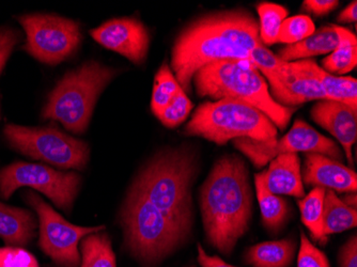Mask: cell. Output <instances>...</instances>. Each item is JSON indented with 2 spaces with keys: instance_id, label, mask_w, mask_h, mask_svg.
Masks as SVG:
<instances>
[{
  "instance_id": "cell-28",
  "label": "cell",
  "mask_w": 357,
  "mask_h": 267,
  "mask_svg": "<svg viewBox=\"0 0 357 267\" xmlns=\"http://www.w3.org/2000/svg\"><path fill=\"white\" fill-rule=\"evenodd\" d=\"M180 88L169 66L164 63L156 73L152 90L151 109L158 118L169 105Z\"/></svg>"
},
{
  "instance_id": "cell-8",
  "label": "cell",
  "mask_w": 357,
  "mask_h": 267,
  "mask_svg": "<svg viewBox=\"0 0 357 267\" xmlns=\"http://www.w3.org/2000/svg\"><path fill=\"white\" fill-rule=\"evenodd\" d=\"M3 132L8 144L16 151L61 169H84L89 160V146L85 142L57 128L7 124Z\"/></svg>"
},
{
  "instance_id": "cell-9",
  "label": "cell",
  "mask_w": 357,
  "mask_h": 267,
  "mask_svg": "<svg viewBox=\"0 0 357 267\" xmlns=\"http://www.w3.org/2000/svg\"><path fill=\"white\" fill-rule=\"evenodd\" d=\"M82 178L41 164L16 162L0 170V197L9 199L17 188L28 186L45 194L57 208L71 212Z\"/></svg>"
},
{
  "instance_id": "cell-36",
  "label": "cell",
  "mask_w": 357,
  "mask_h": 267,
  "mask_svg": "<svg viewBox=\"0 0 357 267\" xmlns=\"http://www.w3.org/2000/svg\"><path fill=\"white\" fill-rule=\"evenodd\" d=\"M198 262L202 267H236L222 261L216 256H208L206 254L202 245H198Z\"/></svg>"
},
{
  "instance_id": "cell-10",
  "label": "cell",
  "mask_w": 357,
  "mask_h": 267,
  "mask_svg": "<svg viewBox=\"0 0 357 267\" xmlns=\"http://www.w3.org/2000/svg\"><path fill=\"white\" fill-rule=\"evenodd\" d=\"M19 22L26 32L24 49L43 63L55 64L71 57L82 41L79 25L51 14H27Z\"/></svg>"
},
{
  "instance_id": "cell-12",
  "label": "cell",
  "mask_w": 357,
  "mask_h": 267,
  "mask_svg": "<svg viewBox=\"0 0 357 267\" xmlns=\"http://www.w3.org/2000/svg\"><path fill=\"white\" fill-rule=\"evenodd\" d=\"M232 142L234 146L248 156L257 168L266 166L280 154L298 152L322 154L338 162H342L344 158V154L336 142L323 136L301 119H296L294 126L280 139L274 138L266 142H258L250 138H238Z\"/></svg>"
},
{
  "instance_id": "cell-19",
  "label": "cell",
  "mask_w": 357,
  "mask_h": 267,
  "mask_svg": "<svg viewBox=\"0 0 357 267\" xmlns=\"http://www.w3.org/2000/svg\"><path fill=\"white\" fill-rule=\"evenodd\" d=\"M38 224L29 211L0 202V238L10 246L25 247L36 236Z\"/></svg>"
},
{
  "instance_id": "cell-25",
  "label": "cell",
  "mask_w": 357,
  "mask_h": 267,
  "mask_svg": "<svg viewBox=\"0 0 357 267\" xmlns=\"http://www.w3.org/2000/svg\"><path fill=\"white\" fill-rule=\"evenodd\" d=\"M82 266L116 267V257L112 242L106 233H92L80 244Z\"/></svg>"
},
{
  "instance_id": "cell-30",
  "label": "cell",
  "mask_w": 357,
  "mask_h": 267,
  "mask_svg": "<svg viewBox=\"0 0 357 267\" xmlns=\"http://www.w3.org/2000/svg\"><path fill=\"white\" fill-rule=\"evenodd\" d=\"M192 106L190 98L180 88L169 105L160 114L158 119L167 128H176L188 119Z\"/></svg>"
},
{
  "instance_id": "cell-33",
  "label": "cell",
  "mask_w": 357,
  "mask_h": 267,
  "mask_svg": "<svg viewBox=\"0 0 357 267\" xmlns=\"http://www.w3.org/2000/svg\"><path fill=\"white\" fill-rule=\"evenodd\" d=\"M21 40V33L12 28L0 29V74L9 59L14 46Z\"/></svg>"
},
{
  "instance_id": "cell-26",
  "label": "cell",
  "mask_w": 357,
  "mask_h": 267,
  "mask_svg": "<svg viewBox=\"0 0 357 267\" xmlns=\"http://www.w3.org/2000/svg\"><path fill=\"white\" fill-rule=\"evenodd\" d=\"M326 188H314L305 198L298 201L302 215V222L312 233L314 240L324 242L323 234V201Z\"/></svg>"
},
{
  "instance_id": "cell-1",
  "label": "cell",
  "mask_w": 357,
  "mask_h": 267,
  "mask_svg": "<svg viewBox=\"0 0 357 267\" xmlns=\"http://www.w3.org/2000/svg\"><path fill=\"white\" fill-rule=\"evenodd\" d=\"M260 44L259 24L250 12L234 10L202 16L174 42V77L184 92H190L192 77L202 68L222 60L252 62L250 53Z\"/></svg>"
},
{
  "instance_id": "cell-24",
  "label": "cell",
  "mask_w": 357,
  "mask_h": 267,
  "mask_svg": "<svg viewBox=\"0 0 357 267\" xmlns=\"http://www.w3.org/2000/svg\"><path fill=\"white\" fill-rule=\"evenodd\" d=\"M266 172L262 171L255 176L257 194H258L259 206L261 211L262 220L266 228L272 231H278L284 224L288 216V206L284 199L278 194H272L266 188Z\"/></svg>"
},
{
  "instance_id": "cell-5",
  "label": "cell",
  "mask_w": 357,
  "mask_h": 267,
  "mask_svg": "<svg viewBox=\"0 0 357 267\" xmlns=\"http://www.w3.org/2000/svg\"><path fill=\"white\" fill-rule=\"evenodd\" d=\"M118 71L96 61L68 72L48 96L43 119L59 122L74 134H83L89 125L94 105Z\"/></svg>"
},
{
  "instance_id": "cell-16",
  "label": "cell",
  "mask_w": 357,
  "mask_h": 267,
  "mask_svg": "<svg viewBox=\"0 0 357 267\" xmlns=\"http://www.w3.org/2000/svg\"><path fill=\"white\" fill-rule=\"evenodd\" d=\"M303 178L307 185L328 188L333 192H356L357 176L338 160L318 153L305 155Z\"/></svg>"
},
{
  "instance_id": "cell-2",
  "label": "cell",
  "mask_w": 357,
  "mask_h": 267,
  "mask_svg": "<svg viewBox=\"0 0 357 267\" xmlns=\"http://www.w3.org/2000/svg\"><path fill=\"white\" fill-rule=\"evenodd\" d=\"M200 206L208 243L222 254H231L252 218V188L244 160L228 155L216 162L202 188Z\"/></svg>"
},
{
  "instance_id": "cell-13",
  "label": "cell",
  "mask_w": 357,
  "mask_h": 267,
  "mask_svg": "<svg viewBox=\"0 0 357 267\" xmlns=\"http://www.w3.org/2000/svg\"><path fill=\"white\" fill-rule=\"evenodd\" d=\"M91 37L104 47L124 56L136 66L147 58L150 36L147 28L135 19H115L90 31Z\"/></svg>"
},
{
  "instance_id": "cell-29",
  "label": "cell",
  "mask_w": 357,
  "mask_h": 267,
  "mask_svg": "<svg viewBox=\"0 0 357 267\" xmlns=\"http://www.w3.org/2000/svg\"><path fill=\"white\" fill-rule=\"evenodd\" d=\"M314 30H316V26L310 16H292L282 22L276 43H284L287 45L298 43L312 35Z\"/></svg>"
},
{
  "instance_id": "cell-17",
  "label": "cell",
  "mask_w": 357,
  "mask_h": 267,
  "mask_svg": "<svg viewBox=\"0 0 357 267\" xmlns=\"http://www.w3.org/2000/svg\"><path fill=\"white\" fill-rule=\"evenodd\" d=\"M268 190L274 194H287L296 198L304 197L300 158L298 153L280 154L271 160L264 170Z\"/></svg>"
},
{
  "instance_id": "cell-3",
  "label": "cell",
  "mask_w": 357,
  "mask_h": 267,
  "mask_svg": "<svg viewBox=\"0 0 357 267\" xmlns=\"http://www.w3.org/2000/svg\"><path fill=\"white\" fill-rule=\"evenodd\" d=\"M196 172L195 158L188 150H169L154 158L134 186L165 217L182 242L192 224L190 186Z\"/></svg>"
},
{
  "instance_id": "cell-32",
  "label": "cell",
  "mask_w": 357,
  "mask_h": 267,
  "mask_svg": "<svg viewBox=\"0 0 357 267\" xmlns=\"http://www.w3.org/2000/svg\"><path fill=\"white\" fill-rule=\"evenodd\" d=\"M0 267H39L33 254L20 247L0 248Z\"/></svg>"
},
{
  "instance_id": "cell-21",
  "label": "cell",
  "mask_w": 357,
  "mask_h": 267,
  "mask_svg": "<svg viewBox=\"0 0 357 267\" xmlns=\"http://www.w3.org/2000/svg\"><path fill=\"white\" fill-rule=\"evenodd\" d=\"M294 241L264 242L248 249L246 261L252 267H289L294 261Z\"/></svg>"
},
{
  "instance_id": "cell-23",
  "label": "cell",
  "mask_w": 357,
  "mask_h": 267,
  "mask_svg": "<svg viewBox=\"0 0 357 267\" xmlns=\"http://www.w3.org/2000/svg\"><path fill=\"white\" fill-rule=\"evenodd\" d=\"M357 224L356 208L347 206L335 192L326 190L323 201V234L324 236L344 232Z\"/></svg>"
},
{
  "instance_id": "cell-6",
  "label": "cell",
  "mask_w": 357,
  "mask_h": 267,
  "mask_svg": "<svg viewBox=\"0 0 357 267\" xmlns=\"http://www.w3.org/2000/svg\"><path fill=\"white\" fill-rule=\"evenodd\" d=\"M184 134L222 146L238 138L274 139L278 128L255 106L234 98H222L202 104L184 128Z\"/></svg>"
},
{
  "instance_id": "cell-18",
  "label": "cell",
  "mask_w": 357,
  "mask_h": 267,
  "mask_svg": "<svg viewBox=\"0 0 357 267\" xmlns=\"http://www.w3.org/2000/svg\"><path fill=\"white\" fill-rule=\"evenodd\" d=\"M290 63L298 71L316 78L328 100L346 104L357 110V80L355 78L332 75L312 59L298 60Z\"/></svg>"
},
{
  "instance_id": "cell-22",
  "label": "cell",
  "mask_w": 357,
  "mask_h": 267,
  "mask_svg": "<svg viewBox=\"0 0 357 267\" xmlns=\"http://www.w3.org/2000/svg\"><path fill=\"white\" fill-rule=\"evenodd\" d=\"M339 42L335 51L322 60L324 71L332 75L342 76L353 71L357 64L356 36L347 28L335 25Z\"/></svg>"
},
{
  "instance_id": "cell-37",
  "label": "cell",
  "mask_w": 357,
  "mask_h": 267,
  "mask_svg": "<svg viewBox=\"0 0 357 267\" xmlns=\"http://www.w3.org/2000/svg\"><path fill=\"white\" fill-rule=\"evenodd\" d=\"M337 21L340 22V23H356L357 3L355 0L339 13Z\"/></svg>"
},
{
  "instance_id": "cell-27",
  "label": "cell",
  "mask_w": 357,
  "mask_h": 267,
  "mask_svg": "<svg viewBox=\"0 0 357 267\" xmlns=\"http://www.w3.org/2000/svg\"><path fill=\"white\" fill-rule=\"evenodd\" d=\"M259 14V37L264 45L276 43L282 22L287 19L288 10L276 3H262L257 7Z\"/></svg>"
},
{
  "instance_id": "cell-35",
  "label": "cell",
  "mask_w": 357,
  "mask_h": 267,
  "mask_svg": "<svg viewBox=\"0 0 357 267\" xmlns=\"http://www.w3.org/2000/svg\"><path fill=\"white\" fill-rule=\"evenodd\" d=\"M340 266L342 267H357V238L356 236L347 242L342 248L340 256Z\"/></svg>"
},
{
  "instance_id": "cell-4",
  "label": "cell",
  "mask_w": 357,
  "mask_h": 267,
  "mask_svg": "<svg viewBox=\"0 0 357 267\" xmlns=\"http://www.w3.org/2000/svg\"><path fill=\"white\" fill-rule=\"evenodd\" d=\"M196 93L213 101L234 98L261 110L280 130H286L296 107L274 101L268 82L250 61L222 60L204 66L192 77Z\"/></svg>"
},
{
  "instance_id": "cell-15",
  "label": "cell",
  "mask_w": 357,
  "mask_h": 267,
  "mask_svg": "<svg viewBox=\"0 0 357 267\" xmlns=\"http://www.w3.org/2000/svg\"><path fill=\"white\" fill-rule=\"evenodd\" d=\"M312 120L340 142L349 165H353L352 146L357 139V110L346 104L322 100L312 106Z\"/></svg>"
},
{
  "instance_id": "cell-20",
  "label": "cell",
  "mask_w": 357,
  "mask_h": 267,
  "mask_svg": "<svg viewBox=\"0 0 357 267\" xmlns=\"http://www.w3.org/2000/svg\"><path fill=\"white\" fill-rule=\"evenodd\" d=\"M339 38L335 25L323 26L314 30L306 39L284 46L278 51V57L282 61L294 62L310 59L317 56L333 53L338 45Z\"/></svg>"
},
{
  "instance_id": "cell-11",
  "label": "cell",
  "mask_w": 357,
  "mask_h": 267,
  "mask_svg": "<svg viewBox=\"0 0 357 267\" xmlns=\"http://www.w3.org/2000/svg\"><path fill=\"white\" fill-rule=\"evenodd\" d=\"M24 199L39 216V245L44 254L58 266H79L82 258L77 247L80 240L104 230V227L86 228L70 224L32 190L25 192Z\"/></svg>"
},
{
  "instance_id": "cell-38",
  "label": "cell",
  "mask_w": 357,
  "mask_h": 267,
  "mask_svg": "<svg viewBox=\"0 0 357 267\" xmlns=\"http://www.w3.org/2000/svg\"><path fill=\"white\" fill-rule=\"evenodd\" d=\"M342 201H344L347 206H350V208H356V194H355V192H350V194L344 197Z\"/></svg>"
},
{
  "instance_id": "cell-14",
  "label": "cell",
  "mask_w": 357,
  "mask_h": 267,
  "mask_svg": "<svg viewBox=\"0 0 357 267\" xmlns=\"http://www.w3.org/2000/svg\"><path fill=\"white\" fill-rule=\"evenodd\" d=\"M270 84V93L274 101L284 107H296L310 101L328 100L326 92L316 78L298 71L284 62L280 71L264 74Z\"/></svg>"
},
{
  "instance_id": "cell-34",
  "label": "cell",
  "mask_w": 357,
  "mask_h": 267,
  "mask_svg": "<svg viewBox=\"0 0 357 267\" xmlns=\"http://www.w3.org/2000/svg\"><path fill=\"white\" fill-rule=\"evenodd\" d=\"M337 0H306L303 3V9L316 16L326 15L338 7Z\"/></svg>"
},
{
  "instance_id": "cell-7",
  "label": "cell",
  "mask_w": 357,
  "mask_h": 267,
  "mask_svg": "<svg viewBox=\"0 0 357 267\" xmlns=\"http://www.w3.org/2000/svg\"><path fill=\"white\" fill-rule=\"evenodd\" d=\"M126 244L147 264L163 260L181 244L169 222L136 186H132L121 214Z\"/></svg>"
},
{
  "instance_id": "cell-31",
  "label": "cell",
  "mask_w": 357,
  "mask_h": 267,
  "mask_svg": "<svg viewBox=\"0 0 357 267\" xmlns=\"http://www.w3.org/2000/svg\"><path fill=\"white\" fill-rule=\"evenodd\" d=\"M298 267H330L326 254L308 240L305 233H301V248Z\"/></svg>"
}]
</instances>
